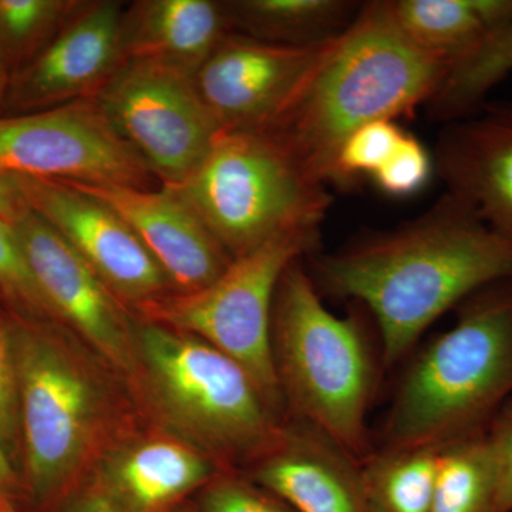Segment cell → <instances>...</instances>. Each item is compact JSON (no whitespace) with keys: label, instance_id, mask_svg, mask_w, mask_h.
<instances>
[{"label":"cell","instance_id":"6da1fadb","mask_svg":"<svg viewBox=\"0 0 512 512\" xmlns=\"http://www.w3.org/2000/svg\"><path fill=\"white\" fill-rule=\"evenodd\" d=\"M312 279L319 292L369 309L389 369L444 313L512 279V241L447 192L419 220L318 256Z\"/></svg>","mask_w":512,"mask_h":512},{"label":"cell","instance_id":"7a4b0ae2","mask_svg":"<svg viewBox=\"0 0 512 512\" xmlns=\"http://www.w3.org/2000/svg\"><path fill=\"white\" fill-rule=\"evenodd\" d=\"M450 64L404 35L390 2L367 3L325 46L281 114L258 133L326 187L340 148L355 131L429 103Z\"/></svg>","mask_w":512,"mask_h":512},{"label":"cell","instance_id":"3957f363","mask_svg":"<svg viewBox=\"0 0 512 512\" xmlns=\"http://www.w3.org/2000/svg\"><path fill=\"white\" fill-rule=\"evenodd\" d=\"M450 329L416 352L394 392L383 450L446 447L488 429L512 399V279L457 306Z\"/></svg>","mask_w":512,"mask_h":512},{"label":"cell","instance_id":"277c9868","mask_svg":"<svg viewBox=\"0 0 512 512\" xmlns=\"http://www.w3.org/2000/svg\"><path fill=\"white\" fill-rule=\"evenodd\" d=\"M271 343L286 414L311 424L363 463L375 451L367 414L383 362L359 316L330 312L299 259L276 289Z\"/></svg>","mask_w":512,"mask_h":512},{"label":"cell","instance_id":"5b68a950","mask_svg":"<svg viewBox=\"0 0 512 512\" xmlns=\"http://www.w3.org/2000/svg\"><path fill=\"white\" fill-rule=\"evenodd\" d=\"M133 386L158 421L220 468L251 466L271 448L276 412L231 357L197 336L147 322L136 328Z\"/></svg>","mask_w":512,"mask_h":512},{"label":"cell","instance_id":"8992f818","mask_svg":"<svg viewBox=\"0 0 512 512\" xmlns=\"http://www.w3.org/2000/svg\"><path fill=\"white\" fill-rule=\"evenodd\" d=\"M9 335L28 487L37 503H64L113 447L116 404L96 367L62 336L30 325Z\"/></svg>","mask_w":512,"mask_h":512},{"label":"cell","instance_id":"52a82bcc","mask_svg":"<svg viewBox=\"0 0 512 512\" xmlns=\"http://www.w3.org/2000/svg\"><path fill=\"white\" fill-rule=\"evenodd\" d=\"M165 188L190 205L232 259L278 235L319 231L330 207L325 185L258 131L222 130L187 180Z\"/></svg>","mask_w":512,"mask_h":512},{"label":"cell","instance_id":"ba28073f","mask_svg":"<svg viewBox=\"0 0 512 512\" xmlns=\"http://www.w3.org/2000/svg\"><path fill=\"white\" fill-rule=\"evenodd\" d=\"M318 238L319 231L278 235L232 259L224 274L200 291L167 293L137 309L148 322L197 336L231 357L266 402L286 414L272 357V311L282 275Z\"/></svg>","mask_w":512,"mask_h":512},{"label":"cell","instance_id":"9c48e42d","mask_svg":"<svg viewBox=\"0 0 512 512\" xmlns=\"http://www.w3.org/2000/svg\"><path fill=\"white\" fill-rule=\"evenodd\" d=\"M94 101L165 187L187 180L222 131L194 77L160 64L123 60Z\"/></svg>","mask_w":512,"mask_h":512},{"label":"cell","instance_id":"30bf717a","mask_svg":"<svg viewBox=\"0 0 512 512\" xmlns=\"http://www.w3.org/2000/svg\"><path fill=\"white\" fill-rule=\"evenodd\" d=\"M148 171L94 100L0 119V174L143 188Z\"/></svg>","mask_w":512,"mask_h":512},{"label":"cell","instance_id":"8fae6325","mask_svg":"<svg viewBox=\"0 0 512 512\" xmlns=\"http://www.w3.org/2000/svg\"><path fill=\"white\" fill-rule=\"evenodd\" d=\"M15 227L50 315L63 320L104 365L133 384L137 326L123 302L35 211L26 207Z\"/></svg>","mask_w":512,"mask_h":512},{"label":"cell","instance_id":"7c38bea8","mask_svg":"<svg viewBox=\"0 0 512 512\" xmlns=\"http://www.w3.org/2000/svg\"><path fill=\"white\" fill-rule=\"evenodd\" d=\"M15 178L30 210L82 256L121 302L140 308L170 293V279L109 205L72 184Z\"/></svg>","mask_w":512,"mask_h":512},{"label":"cell","instance_id":"4fadbf2b","mask_svg":"<svg viewBox=\"0 0 512 512\" xmlns=\"http://www.w3.org/2000/svg\"><path fill=\"white\" fill-rule=\"evenodd\" d=\"M329 42L288 46L224 36L195 74V87L222 130L262 131L285 109Z\"/></svg>","mask_w":512,"mask_h":512},{"label":"cell","instance_id":"5bb4252c","mask_svg":"<svg viewBox=\"0 0 512 512\" xmlns=\"http://www.w3.org/2000/svg\"><path fill=\"white\" fill-rule=\"evenodd\" d=\"M72 184L127 222L178 293L200 291L232 262L201 218L175 192L114 184Z\"/></svg>","mask_w":512,"mask_h":512},{"label":"cell","instance_id":"9a60e30c","mask_svg":"<svg viewBox=\"0 0 512 512\" xmlns=\"http://www.w3.org/2000/svg\"><path fill=\"white\" fill-rule=\"evenodd\" d=\"M248 477L296 512H375L360 461L288 414L275 443L248 467Z\"/></svg>","mask_w":512,"mask_h":512},{"label":"cell","instance_id":"2e32d148","mask_svg":"<svg viewBox=\"0 0 512 512\" xmlns=\"http://www.w3.org/2000/svg\"><path fill=\"white\" fill-rule=\"evenodd\" d=\"M436 168L447 192L512 241V101L485 104L473 116L448 123L437 144Z\"/></svg>","mask_w":512,"mask_h":512},{"label":"cell","instance_id":"e0dca14e","mask_svg":"<svg viewBox=\"0 0 512 512\" xmlns=\"http://www.w3.org/2000/svg\"><path fill=\"white\" fill-rule=\"evenodd\" d=\"M97 483L119 512H170L221 470L198 448L170 433L111 447Z\"/></svg>","mask_w":512,"mask_h":512},{"label":"cell","instance_id":"ac0fdd59","mask_svg":"<svg viewBox=\"0 0 512 512\" xmlns=\"http://www.w3.org/2000/svg\"><path fill=\"white\" fill-rule=\"evenodd\" d=\"M121 18L117 2H100L84 9L26 73V99L63 101L96 96L121 63Z\"/></svg>","mask_w":512,"mask_h":512},{"label":"cell","instance_id":"d6986e66","mask_svg":"<svg viewBox=\"0 0 512 512\" xmlns=\"http://www.w3.org/2000/svg\"><path fill=\"white\" fill-rule=\"evenodd\" d=\"M224 6L210 0H144L123 12L120 56L195 77L224 37Z\"/></svg>","mask_w":512,"mask_h":512},{"label":"cell","instance_id":"ffe728a7","mask_svg":"<svg viewBox=\"0 0 512 512\" xmlns=\"http://www.w3.org/2000/svg\"><path fill=\"white\" fill-rule=\"evenodd\" d=\"M390 9L414 45L451 63L512 19V0H393Z\"/></svg>","mask_w":512,"mask_h":512},{"label":"cell","instance_id":"44dd1931","mask_svg":"<svg viewBox=\"0 0 512 512\" xmlns=\"http://www.w3.org/2000/svg\"><path fill=\"white\" fill-rule=\"evenodd\" d=\"M360 6L345 0H241L225 8L245 36L288 46H315L343 32Z\"/></svg>","mask_w":512,"mask_h":512},{"label":"cell","instance_id":"7402d4cb","mask_svg":"<svg viewBox=\"0 0 512 512\" xmlns=\"http://www.w3.org/2000/svg\"><path fill=\"white\" fill-rule=\"evenodd\" d=\"M500 457L488 429L441 447L430 512H498Z\"/></svg>","mask_w":512,"mask_h":512},{"label":"cell","instance_id":"603a6c76","mask_svg":"<svg viewBox=\"0 0 512 512\" xmlns=\"http://www.w3.org/2000/svg\"><path fill=\"white\" fill-rule=\"evenodd\" d=\"M512 73V19L450 64L429 103L437 120L453 121L483 109L488 94Z\"/></svg>","mask_w":512,"mask_h":512},{"label":"cell","instance_id":"cb8c5ba5","mask_svg":"<svg viewBox=\"0 0 512 512\" xmlns=\"http://www.w3.org/2000/svg\"><path fill=\"white\" fill-rule=\"evenodd\" d=\"M441 448L373 451L362 466L363 484L375 512H430Z\"/></svg>","mask_w":512,"mask_h":512},{"label":"cell","instance_id":"d4e9b609","mask_svg":"<svg viewBox=\"0 0 512 512\" xmlns=\"http://www.w3.org/2000/svg\"><path fill=\"white\" fill-rule=\"evenodd\" d=\"M406 133L394 120H377L359 128L340 148L332 183H352L357 177L372 178L389 161Z\"/></svg>","mask_w":512,"mask_h":512},{"label":"cell","instance_id":"484cf974","mask_svg":"<svg viewBox=\"0 0 512 512\" xmlns=\"http://www.w3.org/2000/svg\"><path fill=\"white\" fill-rule=\"evenodd\" d=\"M200 512H296L285 501L235 468H221L201 488Z\"/></svg>","mask_w":512,"mask_h":512},{"label":"cell","instance_id":"4316f807","mask_svg":"<svg viewBox=\"0 0 512 512\" xmlns=\"http://www.w3.org/2000/svg\"><path fill=\"white\" fill-rule=\"evenodd\" d=\"M0 288L9 292L30 311L49 313L20 242L15 222L6 220H0Z\"/></svg>","mask_w":512,"mask_h":512},{"label":"cell","instance_id":"83f0119b","mask_svg":"<svg viewBox=\"0 0 512 512\" xmlns=\"http://www.w3.org/2000/svg\"><path fill=\"white\" fill-rule=\"evenodd\" d=\"M431 158L423 144L406 133L382 170L373 175L377 188L392 197H409L426 185L431 175Z\"/></svg>","mask_w":512,"mask_h":512},{"label":"cell","instance_id":"f1b7e54d","mask_svg":"<svg viewBox=\"0 0 512 512\" xmlns=\"http://www.w3.org/2000/svg\"><path fill=\"white\" fill-rule=\"evenodd\" d=\"M70 9L59 0H0V35L22 45L49 29Z\"/></svg>","mask_w":512,"mask_h":512},{"label":"cell","instance_id":"f546056e","mask_svg":"<svg viewBox=\"0 0 512 512\" xmlns=\"http://www.w3.org/2000/svg\"><path fill=\"white\" fill-rule=\"evenodd\" d=\"M19 434V396L12 342L9 329L0 325V439L8 453Z\"/></svg>","mask_w":512,"mask_h":512},{"label":"cell","instance_id":"4dcf8cb0","mask_svg":"<svg viewBox=\"0 0 512 512\" xmlns=\"http://www.w3.org/2000/svg\"><path fill=\"white\" fill-rule=\"evenodd\" d=\"M490 431L500 457L498 512H512V399L491 421Z\"/></svg>","mask_w":512,"mask_h":512},{"label":"cell","instance_id":"1f68e13d","mask_svg":"<svg viewBox=\"0 0 512 512\" xmlns=\"http://www.w3.org/2000/svg\"><path fill=\"white\" fill-rule=\"evenodd\" d=\"M62 512H119L104 493L100 484L94 483L70 495L63 503Z\"/></svg>","mask_w":512,"mask_h":512},{"label":"cell","instance_id":"d6a6232c","mask_svg":"<svg viewBox=\"0 0 512 512\" xmlns=\"http://www.w3.org/2000/svg\"><path fill=\"white\" fill-rule=\"evenodd\" d=\"M26 207L16 178L0 174V220L15 222Z\"/></svg>","mask_w":512,"mask_h":512},{"label":"cell","instance_id":"836d02e7","mask_svg":"<svg viewBox=\"0 0 512 512\" xmlns=\"http://www.w3.org/2000/svg\"><path fill=\"white\" fill-rule=\"evenodd\" d=\"M19 478L12 466L8 450L0 439V501H10L19 493Z\"/></svg>","mask_w":512,"mask_h":512},{"label":"cell","instance_id":"e575fe53","mask_svg":"<svg viewBox=\"0 0 512 512\" xmlns=\"http://www.w3.org/2000/svg\"><path fill=\"white\" fill-rule=\"evenodd\" d=\"M170 512H200L197 507H192V505L183 503L181 505H178L177 508H174L173 511Z\"/></svg>","mask_w":512,"mask_h":512},{"label":"cell","instance_id":"d590c367","mask_svg":"<svg viewBox=\"0 0 512 512\" xmlns=\"http://www.w3.org/2000/svg\"><path fill=\"white\" fill-rule=\"evenodd\" d=\"M0 512H18L10 501H0Z\"/></svg>","mask_w":512,"mask_h":512},{"label":"cell","instance_id":"8d00e7d4","mask_svg":"<svg viewBox=\"0 0 512 512\" xmlns=\"http://www.w3.org/2000/svg\"><path fill=\"white\" fill-rule=\"evenodd\" d=\"M0 83H2V66H0Z\"/></svg>","mask_w":512,"mask_h":512}]
</instances>
